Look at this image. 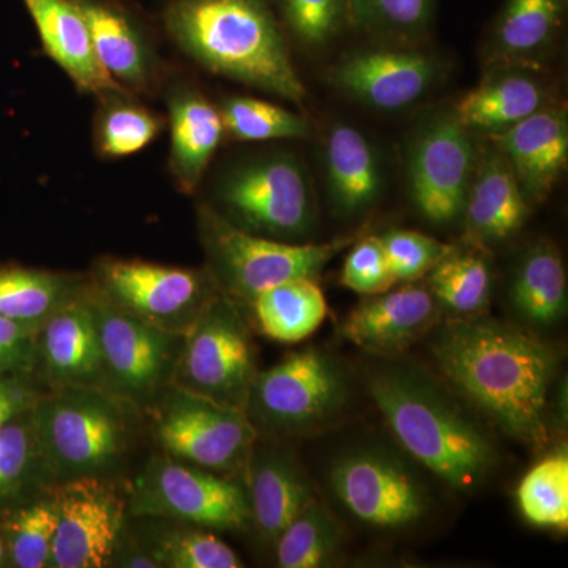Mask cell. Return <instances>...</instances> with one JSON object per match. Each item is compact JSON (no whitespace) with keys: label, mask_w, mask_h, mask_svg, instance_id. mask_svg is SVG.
<instances>
[{"label":"cell","mask_w":568,"mask_h":568,"mask_svg":"<svg viewBox=\"0 0 568 568\" xmlns=\"http://www.w3.org/2000/svg\"><path fill=\"white\" fill-rule=\"evenodd\" d=\"M346 398L347 384L338 365L321 351L305 349L257 372L245 413L254 426L286 435L331 420Z\"/></svg>","instance_id":"cell-11"},{"label":"cell","mask_w":568,"mask_h":568,"mask_svg":"<svg viewBox=\"0 0 568 568\" xmlns=\"http://www.w3.org/2000/svg\"><path fill=\"white\" fill-rule=\"evenodd\" d=\"M343 532L324 504L313 499L276 538V566L320 568L334 562Z\"/></svg>","instance_id":"cell-33"},{"label":"cell","mask_w":568,"mask_h":568,"mask_svg":"<svg viewBox=\"0 0 568 568\" xmlns=\"http://www.w3.org/2000/svg\"><path fill=\"white\" fill-rule=\"evenodd\" d=\"M91 280L108 304L179 336H185L213 298L222 294L205 267L114 256L97 260Z\"/></svg>","instance_id":"cell-8"},{"label":"cell","mask_w":568,"mask_h":568,"mask_svg":"<svg viewBox=\"0 0 568 568\" xmlns=\"http://www.w3.org/2000/svg\"><path fill=\"white\" fill-rule=\"evenodd\" d=\"M261 334L280 343H298L315 334L327 317V301L315 280L295 278L268 287L250 304Z\"/></svg>","instance_id":"cell-28"},{"label":"cell","mask_w":568,"mask_h":568,"mask_svg":"<svg viewBox=\"0 0 568 568\" xmlns=\"http://www.w3.org/2000/svg\"><path fill=\"white\" fill-rule=\"evenodd\" d=\"M39 327L0 316V375L36 373Z\"/></svg>","instance_id":"cell-43"},{"label":"cell","mask_w":568,"mask_h":568,"mask_svg":"<svg viewBox=\"0 0 568 568\" xmlns=\"http://www.w3.org/2000/svg\"><path fill=\"white\" fill-rule=\"evenodd\" d=\"M205 268L224 297L239 306L252 304L268 287L295 278L316 280L327 264L354 244L339 237L324 244H295L248 233L227 222L212 205L196 212Z\"/></svg>","instance_id":"cell-5"},{"label":"cell","mask_w":568,"mask_h":568,"mask_svg":"<svg viewBox=\"0 0 568 568\" xmlns=\"http://www.w3.org/2000/svg\"><path fill=\"white\" fill-rule=\"evenodd\" d=\"M510 298L532 324L548 327L566 315L567 272L555 245H534L526 253L515 272Z\"/></svg>","instance_id":"cell-29"},{"label":"cell","mask_w":568,"mask_h":568,"mask_svg":"<svg viewBox=\"0 0 568 568\" xmlns=\"http://www.w3.org/2000/svg\"><path fill=\"white\" fill-rule=\"evenodd\" d=\"M540 82L521 71H507L481 82L463 97L455 118L466 130L496 134L504 132L544 108Z\"/></svg>","instance_id":"cell-27"},{"label":"cell","mask_w":568,"mask_h":568,"mask_svg":"<svg viewBox=\"0 0 568 568\" xmlns=\"http://www.w3.org/2000/svg\"><path fill=\"white\" fill-rule=\"evenodd\" d=\"M328 196L339 215L364 213L376 203L383 174L372 144L354 126L336 123L325 140Z\"/></svg>","instance_id":"cell-25"},{"label":"cell","mask_w":568,"mask_h":568,"mask_svg":"<svg viewBox=\"0 0 568 568\" xmlns=\"http://www.w3.org/2000/svg\"><path fill=\"white\" fill-rule=\"evenodd\" d=\"M437 63L414 50H362L328 70V81L351 99L395 111L420 100L436 80Z\"/></svg>","instance_id":"cell-16"},{"label":"cell","mask_w":568,"mask_h":568,"mask_svg":"<svg viewBox=\"0 0 568 568\" xmlns=\"http://www.w3.org/2000/svg\"><path fill=\"white\" fill-rule=\"evenodd\" d=\"M93 286V284H92ZM102 354V388L132 403L152 405L170 386L183 336L115 308L92 290Z\"/></svg>","instance_id":"cell-12"},{"label":"cell","mask_w":568,"mask_h":568,"mask_svg":"<svg viewBox=\"0 0 568 568\" xmlns=\"http://www.w3.org/2000/svg\"><path fill=\"white\" fill-rule=\"evenodd\" d=\"M219 110L224 133L239 141L290 140L312 132L308 121L297 112L253 97H231Z\"/></svg>","instance_id":"cell-35"},{"label":"cell","mask_w":568,"mask_h":568,"mask_svg":"<svg viewBox=\"0 0 568 568\" xmlns=\"http://www.w3.org/2000/svg\"><path fill=\"white\" fill-rule=\"evenodd\" d=\"M129 508L134 517L166 518L211 530H242L252 525L246 489L220 476L156 455L134 478Z\"/></svg>","instance_id":"cell-10"},{"label":"cell","mask_w":568,"mask_h":568,"mask_svg":"<svg viewBox=\"0 0 568 568\" xmlns=\"http://www.w3.org/2000/svg\"><path fill=\"white\" fill-rule=\"evenodd\" d=\"M166 102L171 129L170 171L178 189L192 194L222 144V114L192 85H175Z\"/></svg>","instance_id":"cell-23"},{"label":"cell","mask_w":568,"mask_h":568,"mask_svg":"<svg viewBox=\"0 0 568 568\" xmlns=\"http://www.w3.org/2000/svg\"><path fill=\"white\" fill-rule=\"evenodd\" d=\"M287 29L306 48H321L347 24V0H276Z\"/></svg>","instance_id":"cell-40"},{"label":"cell","mask_w":568,"mask_h":568,"mask_svg":"<svg viewBox=\"0 0 568 568\" xmlns=\"http://www.w3.org/2000/svg\"><path fill=\"white\" fill-rule=\"evenodd\" d=\"M92 290L44 320L37 332L36 372L50 388H102V354Z\"/></svg>","instance_id":"cell-17"},{"label":"cell","mask_w":568,"mask_h":568,"mask_svg":"<svg viewBox=\"0 0 568 568\" xmlns=\"http://www.w3.org/2000/svg\"><path fill=\"white\" fill-rule=\"evenodd\" d=\"M164 24L205 70L298 106L308 97L268 0H171Z\"/></svg>","instance_id":"cell-2"},{"label":"cell","mask_w":568,"mask_h":568,"mask_svg":"<svg viewBox=\"0 0 568 568\" xmlns=\"http://www.w3.org/2000/svg\"><path fill=\"white\" fill-rule=\"evenodd\" d=\"M473 141L455 114L425 126L407 164L410 197L428 222L448 224L465 211L474 174Z\"/></svg>","instance_id":"cell-15"},{"label":"cell","mask_w":568,"mask_h":568,"mask_svg":"<svg viewBox=\"0 0 568 568\" xmlns=\"http://www.w3.org/2000/svg\"><path fill=\"white\" fill-rule=\"evenodd\" d=\"M428 287L440 308L457 317L484 315L491 297V268L476 248L448 252L429 272Z\"/></svg>","instance_id":"cell-31"},{"label":"cell","mask_w":568,"mask_h":568,"mask_svg":"<svg viewBox=\"0 0 568 568\" xmlns=\"http://www.w3.org/2000/svg\"><path fill=\"white\" fill-rule=\"evenodd\" d=\"M437 368L488 420L532 448L548 443L555 349L515 325L457 317L432 345Z\"/></svg>","instance_id":"cell-1"},{"label":"cell","mask_w":568,"mask_h":568,"mask_svg":"<svg viewBox=\"0 0 568 568\" xmlns=\"http://www.w3.org/2000/svg\"><path fill=\"white\" fill-rule=\"evenodd\" d=\"M43 392L32 379V373L0 375V429L29 413Z\"/></svg>","instance_id":"cell-44"},{"label":"cell","mask_w":568,"mask_h":568,"mask_svg":"<svg viewBox=\"0 0 568 568\" xmlns=\"http://www.w3.org/2000/svg\"><path fill=\"white\" fill-rule=\"evenodd\" d=\"M379 239L396 284L420 282L454 248V245L409 230L388 231Z\"/></svg>","instance_id":"cell-41"},{"label":"cell","mask_w":568,"mask_h":568,"mask_svg":"<svg viewBox=\"0 0 568 568\" xmlns=\"http://www.w3.org/2000/svg\"><path fill=\"white\" fill-rule=\"evenodd\" d=\"M216 212L248 233L295 242L316 223L315 196L304 166L291 153L239 164L215 192Z\"/></svg>","instance_id":"cell-6"},{"label":"cell","mask_w":568,"mask_h":568,"mask_svg":"<svg viewBox=\"0 0 568 568\" xmlns=\"http://www.w3.org/2000/svg\"><path fill=\"white\" fill-rule=\"evenodd\" d=\"M93 48L112 80L132 93H149L159 80V61L136 18L115 0H74Z\"/></svg>","instance_id":"cell-21"},{"label":"cell","mask_w":568,"mask_h":568,"mask_svg":"<svg viewBox=\"0 0 568 568\" xmlns=\"http://www.w3.org/2000/svg\"><path fill=\"white\" fill-rule=\"evenodd\" d=\"M564 0H507L493 33L504 62H526L547 50L562 21Z\"/></svg>","instance_id":"cell-30"},{"label":"cell","mask_w":568,"mask_h":568,"mask_svg":"<svg viewBox=\"0 0 568 568\" xmlns=\"http://www.w3.org/2000/svg\"><path fill=\"white\" fill-rule=\"evenodd\" d=\"M339 283L361 295L386 293L396 282L379 235L358 239L343 263Z\"/></svg>","instance_id":"cell-42"},{"label":"cell","mask_w":568,"mask_h":568,"mask_svg":"<svg viewBox=\"0 0 568 568\" xmlns=\"http://www.w3.org/2000/svg\"><path fill=\"white\" fill-rule=\"evenodd\" d=\"M331 487L354 518L376 529L409 528L428 510L417 477L383 452L355 450L336 459Z\"/></svg>","instance_id":"cell-14"},{"label":"cell","mask_w":568,"mask_h":568,"mask_svg":"<svg viewBox=\"0 0 568 568\" xmlns=\"http://www.w3.org/2000/svg\"><path fill=\"white\" fill-rule=\"evenodd\" d=\"M369 395L396 440L450 487H478L496 465L484 429L424 377L384 369L369 377Z\"/></svg>","instance_id":"cell-3"},{"label":"cell","mask_w":568,"mask_h":568,"mask_svg":"<svg viewBox=\"0 0 568 568\" xmlns=\"http://www.w3.org/2000/svg\"><path fill=\"white\" fill-rule=\"evenodd\" d=\"M39 32L44 54L82 93L102 97L122 89L99 61L88 21L74 0H21Z\"/></svg>","instance_id":"cell-20"},{"label":"cell","mask_w":568,"mask_h":568,"mask_svg":"<svg viewBox=\"0 0 568 568\" xmlns=\"http://www.w3.org/2000/svg\"><path fill=\"white\" fill-rule=\"evenodd\" d=\"M435 0H347V22L358 31L414 40L428 31Z\"/></svg>","instance_id":"cell-39"},{"label":"cell","mask_w":568,"mask_h":568,"mask_svg":"<svg viewBox=\"0 0 568 568\" xmlns=\"http://www.w3.org/2000/svg\"><path fill=\"white\" fill-rule=\"evenodd\" d=\"M440 305L428 284L403 283L386 293L368 295L343 323L342 334L355 346L373 354L406 351L435 327Z\"/></svg>","instance_id":"cell-18"},{"label":"cell","mask_w":568,"mask_h":568,"mask_svg":"<svg viewBox=\"0 0 568 568\" xmlns=\"http://www.w3.org/2000/svg\"><path fill=\"white\" fill-rule=\"evenodd\" d=\"M149 552L160 567L168 568H241L245 564L230 545L211 529L183 526L163 530Z\"/></svg>","instance_id":"cell-38"},{"label":"cell","mask_w":568,"mask_h":568,"mask_svg":"<svg viewBox=\"0 0 568 568\" xmlns=\"http://www.w3.org/2000/svg\"><path fill=\"white\" fill-rule=\"evenodd\" d=\"M6 559H7L6 541H3L2 537H0V567H2L3 564H6Z\"/></svg>","instance_id":"cell-46"},{"label":"cell","mask_w":568,"mask_h":568,"mask_svg":"<svg viewBox=\"0 0 568 568\" xmlns=\"http://www.w3.org/2000/svg\"><path fill=\"white\" fill-rule=\"evenodd\" d=\"M519 511L536 528H568V457L555 452L528 470L517 489Z\"/></svg>","instance_id":"cell-34"},{"label":"cell","mask_w":568,"mask_h":568,"mask_svg":"<svg viewBox=\"0 0 568 568\" xmlns=\"http://www.w3.org/2000/svg\"><path fill=\"white\" fill-rule=\"evenodd\" d=\"M91 287V275L0 265V316L40 325Z\"/></svg>","instance_id":"cell-26"},{"label":"cell","mask_w":568,"mask_h":568,"mask_svg":"<svg viewBox=\"0 0 568 568\" xmlns=\"http://www.w3.org/2000/svg\"><path fill=\"white\" fill-rule=\"evenodd\" d=\"M152 410L153 437L164 455L224 477L246 473L257 429L245 410L171 384Z\"/></svg>","instance_id":"cell-7"},{"label":"cell","mask_w":568,"mask_h":568,"mask_svg":"<svg viewBox=\"0 0 568 568\" xmlns=\"http://www.w3.org/2000/svg\"><path fill=\"white\" fill-rule=\"evenodd\" d=\"M241 306L220 294L183 336L171 386L245 410L256 349Z\"/></svg>","instance_id":"cell-9"},{"label":"cell","mask_w":568,"mask_h":568,"mask_svg":"<svg viewBox=\"0 0 568 568\" xmlns=\"http://www.w3.org/2000/svg\"><path fill=\"white\" fill-rule=\"evenodd\" d=\"M58 529L51 568H103L122 537L126 500L104 477H80L52 485Z\"/></svg>","instance_id":"cell-13"},{"label":"cell","mask_w":568,"mask_h":568,"mask_svg":"<svg viewBox=\"0 0 568 568\" xmlns=\"http://www.w3.org/2000/svg\"><path fill=\"white\" fill-rule=\"evenodd\" d=\"M99 99L102 106L97 114L95 144L102 155L111 159L134 155L162 132V119L142 106L126 89L104 93Z\"/></svg>","instance_id":"cell-32"},{"label":"cell","mask_w":568,"mask_h":568,"mask_svg":"<svg viewBox=\"0 0 568 568\" xmlns=\"http://www.w3.org/2000/svg\"><path fill=\"white\" fill-rule=\"evenodd\" d=\"M132 403L100 387L52 388L32 409L37 439L52 485L104 477L132 443Z\"/></svg>","instance_id":"cell-4"},{"label":"cell","mask_w":568,"mask_h":568,"mask_svg":"<svg viewBox=\"0 0 568 568\" xmlns=\"http://www.w3.org/2000/svg\"><path fill=\"white\" fill-rule=\"evenodd\" d=\"M111 562L118 564L119 567L162 568L151 552H149V549L130 547L129 544L122 545L121 540H119L118 548H115L114 555H112Z\"/></svg>","instance_id":"cell-45"},{"label":"cell","mask_w":568,"mask_h":568,"mask_svg":"<svg viewBox=\"0 0 568 568\" xmlns=\"http://www.w3.org/2000/svg\"><path fill=\"white\" fill-rule=\"evenodd\" d=\"M37 480L52 487L29 410L0 429V500L20 495Z\"/></svg>","instance_id":"cell-36"},{"label":"cell","mask_w":568,"mask_h":568,"mask_svg":"<svg viewBox=\"0 0 568 568\" xmlns=\"http://www.w3.org/2000/svg\"><path fill=\"white\" fill-rule=\"evenodd\" d=\"M58 529V511L52 497L14 510L6 521L7 556L18 568L50 567Z\"/></svg>","instance_id":"cell-37"},{"label":"cell","mask_w":568,"mask_h":568,"mask_svg":"<svg viewBox=\"0 0 568 568\" xmlns=\"http://www.w3.org/2000/svg\"><path fill=\"white\" fill-rule=\"evenodd\" d=\"M497 152L507 160L528 203H544L568 162L566 111L540 108L504 132L491 134Z\"/></svg>","instance_id":"cell-19"},{"label":"cell","mask_w":568,"mask_h":568,"mask_svg":"<svg viewBox=\"0 0 568 568\" xmlns=\"http://www.w3.org/2000/svg\"><path fill=\"white\" fill-rule=\"evenodd\" d=\"M463 213L467 241L478 246L510 237L528 219V200L507 160L496 149L481 155Z\"/></svg>","instance_id":"cell-24"},{"label":"cell","mask_w":568,"mask_h":568,"mask_svg":"<svg viewBox=\"0 0 568 568\" xmlns=\"http://www.w3.org/2000/svg\"><path fill=\"white\" fill-rule=\"evenodd\" d=\"M245 477L252 525L265 544L275 545L287 525L316 499L297 459L280 448L254 447Z\"/></svg>","instance_id":"cell-22"}]
</instances>
